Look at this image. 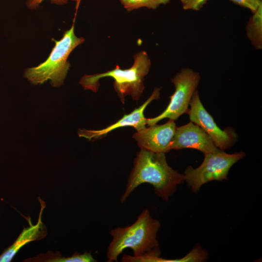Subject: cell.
<instances>
[{"label":"cell","instance_id":"6da1fadb","mask_svg":"<svg viewBox=\"0 0 262 262\" xmlns=\"http://www.w3.org/2000/svg\"><path fill=\"white\" fill-rule=\"evenodd\" d=\"M185 181L184 175L172 169L167 164L164 153L141 149L134 159L133 167L128 179L121 202H124L131 193L142 183L154 187L155 193L165 201Z\"/></svg>","mask_w":262,"mask_h":262},{"label":"cell","instance_id":"7a4b0ae2","mask_svg":"<svg viewBox=\"0 0 262 262\" xmlns=\"http://www.w3.org/2000/svg\"><path fill=\"white\" fill-rule=\"evenodd\" d=\"M160 227V222L145 209L132 225L112 229L110 233L113 239L107 248V261L117 262L118 256L126 248L131 249L135 257L159 256L157 234Z\"/></svg>","mask_w":262,"mask_h":262},{"label":"cell","instance_id":"3957f363","mask_svg":"<svg viewBox=\"0 0 262 262\" xmlns=\"http://www.w3.org/2000/svg\"><path fill=\"white\" fill-rule=\"evenodd\" d=\"M133 59V65L129 68L122 69L116 66L114 69L104 73L85 75L81 78L80 83L84 89L97 92L99 86V80L110 77L114 80L115 90L123 104L127 96L138 101L143 93L144 78L149 72L151 62L144 50L136 53Z\"/></svg>","mask_w":262,"mask_h":262},{"label":"cell","instance_id":"277c9868","mask_svg":"<svg viewBox=\"0 0 262 262\" xmlns=\"http://www.w3.org/2000/svg\"><path fill=\"white\" fill-rule=\"evenodd\" d=\"M75 19L60 40L52 39L55 45L48 58L37 66L25 70L24 77L32 84H43L50 80L53 87L63 84L70 66L68 58L74 49L84 41L83 37H78L74 33Z\"/></svg>","mask_w":262,"mask_h":262},{"label":"cell","instance_id":"5b68a950","mask_svg":"<svg viewBox=\"0 0 262 262\" xmlns=\"http://www.w3.org/2000/svg\"><path fill=\"white\" fill-rule=\"evenodd\" d=\"M245 156L243 151L228 154L222 150L205 154L200 165L196 168L191 166L186 168L185 180L194 192H197L209 181L226 179L231 167Z\"/></svg>","mask_w":262,"mask_h":262},{"label":"cell","instance_id":"8992f818","mask_svg":"<svg viewBox=\"0 0 262 262\" xmlns=\"http://www.w3.org/2000/svg\"><path fill=\"white\" fill-rule=\"evenodd\" d=\"M200 80L198 72L190 68H183L171 80L175 88L165 109L159 115L147 118V125L155 124L160 120L167 118L176 120L180 115L187 113L192 98L196 90Z\"/></svg>","mask_w":262,"mask_h":262},{"label":"cell","instance_id":"52a82bcc","mask_svg":"<svg viewBox=\"0 0 262 262\" xmlns=\"http://www.w3.org/2000/svg\"><path fill=\"white\" fill-rule=\"evenodd\" d=\"M189 105L187 114L190 121L201 128L219 149L224 150L234 145L237 139V134L232 128L222 130L217 125L202 103L198 91L194 93Z\"/></svg>","mask_w":262,"mask_h":262},{"label":"cell","instance_id":"ba28073f","mask_svg":"<svg viewBox=\"0 0 262 262\" xmlns=\"http://www.w3.org/2000/svg\"><path fill=\"white\" fill-rule=\"evenodd\" d=\"M176 128L174 120L169 119L164 124H155L137 131L132 137L141 149L165 153L171 149Z\"/></svg>","mask_w":262,"mask_h":262},{"label":"cell","instance_id":"9c48e42d","mask_svg":"<svg viewBox=\"0 0 262 262\" xmlns=\"http://www.w3.org/2000/svg\"><path fill=\"white\" fill-rule=\"evenodd\" d=\"M171 148L176 150L194 148L204 154L221 150L201 128L191 121L184 125L176 127Z\"/></svg>","mask_w":262,"mask_h":262},{"label":"cell","instance_id":"30bf717a","mask_svg":"<svg viewBox=\"0 0 262 262\" xmlns=\"http://www.w3.org/2000/svg\"><path fill=\"white\" fill-rule=\"evenodd\" d=\"M160 89L155 88L151 95L143 104L130 114L124 115L116 122L104 129L98 130L79 129L78 131L79 137L93 141L102 138L111 131L118 128L132 127L137 131L145 128L147 125V118L144 115V111L152 100L159 98Z\"/></svg>","mask_w":262,"mask_h":262},{"label":"cell","instance_id":"8fae6325","mask_svg":"<svg viewBox=\"0 0 262 262\" xmlns=\"http://www.w3.org/2000/svg\"><path fill=\"white\" fill-rule=\"evenodd\" d=\"M39 200L41 204V209L37 223L33 225L30 217L25 218L28 221L29 226L24 228L14 243L0 255V262H11L15 255L24 246L30 242L42 239L47 235V229L42 221V215L45 208V203L41 198H39Z\"/></svg>","mask_w":262,"mask_h":262},{"label":"cell","instance_id":"7c38bea8","mask_svg":"<svg viewBox=\"0 0 262 262\" xmlns=\"http://www.w3.org/2000/svg\"><path fill=\"white\" fill-rule=\"evenodd\" d=\"M246 34L254 47L262 48V5L250 18L246 27Z\"/></svg>","mask_w":262,"mask_h":262},{"label":"cell","instance_id":"4fadbf2b","mask_svg":"<svg viewBox=\"0 0 262 262\" xmlns=\"http://www.w3.org/2000/svg\"><path fill=\"white\" fill-rule=\"evenodd\" d=\"M124 8L128 12L142 7L156 9L161 5H165L170 0H119Z\"/></svg>","mask_w":262,"mask_h":262},{"label":"cell","instance_id":"5bb4252c","mask_svg":"<svg viewBox=\"0 0 262 262\" xmlns=\"http://www.w3.org/2000/svg\"><path fill=\"white\" fill-rule=\"evenodd\" d=\"M23 262H74L73 255L70 257H63L59 252L50 251L46 253H41L36 257L25 260Z\"/></svg>","mask_w":262,"mask_h":262},{"label":"cell","instance_id":"9a60e30c","mask_svg":"<svg viewBox=\"0 0 262 262\" xmlns=\"http://www.w3.org/2000/svg\"><path fill=\"white\" fill-rule=\"evenodd\" d=\"M209 0H180L182 8L185 10L199 11Z\"/></svg>","mask_w":262,"mask_h":262},{"label":"cell","instance_id":"2e32d148","mask_svg":"<svg viewBox=\"0 0 262 262\" xmlns=\"http://www.w3.org/2000/svg\"><path fill=\"white\" fill-rule=\"evenodd\" d=\"M232 2L249 9L253 14L262 5V0H229Z\"/></svg>","mask_w":262,"mask_h":262},{"label":"cell","instance_id":"e0dca14e","mask_svg":"<svg viewBox=\"0 0 262 262\" xmlns=\"http://www.w3.org/2000/svg\"><path fill=\"white\" fill-rule=\"evenodd\" d=\"M44 0H27L26 4L30 9H35ZM69 0H72L76 3V11L80 5L81 0H50L52 3L58 5L66 4Z\"/></svg>","mask_w":262,"mask_h":262}]
</instances>
